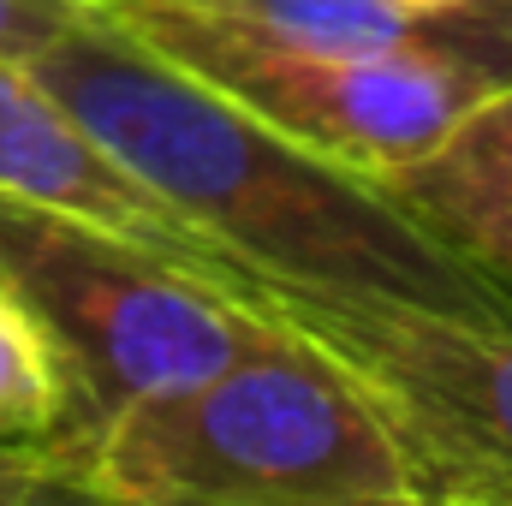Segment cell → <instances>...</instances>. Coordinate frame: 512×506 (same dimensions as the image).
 Instances as JSON below:
<instances>
[{"label":"cell","instance_id":"cell-7","mask_svg":"<svg viewBox=\"0 0 512 506\" xmlns=\"http://www.w3.org/2000/svg\"><path fill=\"white\" fill-rule=\"evenodd\" d=\"M382 185L447 251L512 292V84L483 96L429 155Z\"/></svg>","mask_w":512,"mask_h":506},{"label":"cell","instance_id":"cell-1","mask_svg":"<svg viewBox=\"0 0 512 506\" xmlns=\"http://www.w3.org/2000/svg\"><path fill=\"white\" fill-rule=\"evenodd\" d=\"M24 66L227 268L346 298L512 316L507 286L447 251L382 179L286 137L108 12L78 18Z\"/></svg>","mask_w":512,"mask_h":506},{"label":"cell","instance_id":"cell-11","mask_svg":"<svg viewBox=\"0 0 512 506\" xmlns=\"http://www.w3.org/2000/svg\"><path fill=\"white\" fill-rule=\"evenodd\" d=\"M399 6H429V12H447V6H471V0H399Z\"/></svg>","mask_w":512,"mask_h":506},{"label":"cell","instance_id":"cell-8","mask_svg":"<svg viewBox=\"0 0 512 506\" xmlns=\"http://www.w3.org/2000/svg\"><path fill=\"white\" fill-rule=\"evenodd\" d=\"M0 465L36 477L48 495H66L78 465L72 376L6 280H0Z\"/></svg>","mask_w":512,"mask_h":506},{"label":"cell","instance_id":"cell-4","mask_svg":"<svg viewBox=\"0 0 512 506\" xmlns=\"http://www.w3.org/2000/svg\"><path fill=\"white\" fill-rule=\"evenodd\" d=\"M0 280L72 376L78 465L126 405L209 376L268 334V316L221 274L12 191H0Z\"/></svg>","mask_w":512,"mask_h":506},{"label":"cell","instance_id":"cell-6","mask_svg":"<svg viewBox=\"0 0 512 506\" xmlns=\"http://www.w3.org/2000/svg\"><path fill=\"white\" fill-rule=\"evenodd\" d=\"M0 191L90 215L102 227H120L131 239L179 256V262H197L221 280L233 274L155 191H143L126 167L60 108V96L24 60H0Z\"/></svg>","mask_w":512,"mask_h":506},{"label":"cell","instance_id":"cell-2","mask_svg":"<svg viewBox=\"0 0 512 506\" xmlns=\"http://www.w3.org/2000/svg\"><path fill=\"white\" fill-rule=\"evenodd\" d=\"M72 495L126 506H417L364 387L274 316L233 364L126 405L90 441Z\"/></svg>","mask_w":512,"mask_h":506},{"label":"cell","instance_id":"cell-3","mask_svg":"<svg viewBox=\"0 0 512 506\" xmlns=\"http://www.w3.org/2000/svg\"><path fill=\"white\" fill-rule=\"evenodd\" d=\"M96 12L286 137L370 179L429 155L483 96L512 84V0H477L459 30L387 48L292 42L185 0H108Z\"/></svg>","mask_w":512,"mask_h":506},{"label":"cell","instance_id":"cell-12","mask_svg":"<svg viewBox=\"0 0 512 506\" xmlns=\"http://www.w3.org/2000/svg\"><path fill=\"white\" fill-rule=\"evenodd\" d=\"M84 6H108V0H84Z\"/></svg>","mask_w":512,"mask_h":506},{"label":"cell","instance_id":"cell-5","mask_svg":"<svg viewBox=\"0 0 512 506\" xmlns=\"http://www.w3.org/2000/svg\"><path fill=\"white\" fill-rule=\"evenodd\" d=\"M227 286L364 387L411 471L417 506H512V316L346 298L239 268Z\"/></svg>","mask_w":512,"mask_h":506},{"label":"cell","instance_id":"cell-10","mask_svg":"<svg viewBox=\"0 0 512 506\" xmlns=\"http://www.w3.org/2000/svg\"><path fill=\"white\" fill-rule=\"evenodd\" d=\"M48 489L36 483V477H24V471H6L0 465V506H24V501H42Z\"/></svg>","mask_w":512,"mask_h":506},{"label":"cell","instance_id":"cell-9","mask_svg":"<svg viewBox=\"0 0 512 506\" xmlns=\"http://www.w3.org/2000/svg\"><path fill=\"white\" fill-rule=\"evenodd\" d=\"M96 6L84 0H0V60H36L54 36H66Z\"/></svg>","mask_w":512,"mask_h":506}]
</instances>
